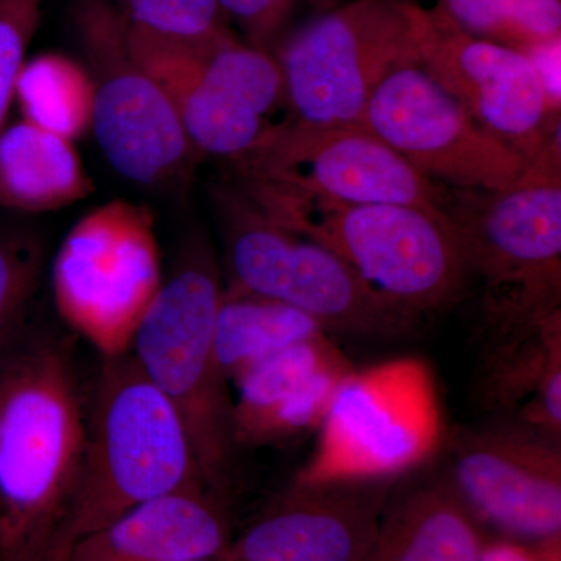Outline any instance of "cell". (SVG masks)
Instances as JSON below:
<instances>
[{
	"instance_id": "obj_1",
	"label": "cell",
	"mask_w": 561,
	"mask_h": 561,
	"mask_svg": "<svg viewBox=\"0 0 561 561\" xmlns=\"http://www.w3.org/2000/svg\"><path fill=\"white\" fill-rule=\"evenodd\" d=\"M88 419L61 343L22 337L0 357V552L36 561L79 479Z\"/></svg>"
},
{
	"instance_id": "obj_2",
	"label": "cell",
	"mask_w": 561,
	"mask_h": 561,
	"mask_svg": "<svg viewBox=\"0 0 561 561\" xmlns=\"http://www.w3.org/2000/svg\"><path fill=\"white\" fill-rule=\"evenodd\" d=\"M257 209L332 251L383 300L423 319L451 308L471 280L467 253L445 213L401 203H346L239 180Z\"/></svg>"
},
{
	"instance_id": "obj_3",
	"label": "cell",
	"mask_w": 561,
	"mask_h": 561,
	"mask_svg": "<svg viewBox=\"0 0 561 561\" xmlns=\"http://www.w3.org/2000/svg\"><path fill=\"white\" fill-rule=\"evenodd\" d=\"M186 490L209 486L180 413L130 353L103 359L79 479L36 561L54 559L144 502Z\"/></svg>"
},
{
	"instance_id": "obj_4",
	"label": "cell",
	"mask_w": 561,
	"mask_h": 561,
	"mask_svg": "<svg viewBox=\"0 0 561 561\" xmlns=\"http://www.w3.org/2000/svg\"><path fill=\"white\" fill-rule=\"evenodd\" d=\"M224 294L213 250L203 242L192 245L162 280L128 351L180 413L216 496L227 489L236 446L232 400L216 353V321Z\"/></svg>"
},
{
	"instance_id": "obj_5",
	"label": "cell",
	"mask_w": 561,
	"mask_h": 561,
	"mask_svg": "<svg viewBox=\"0 0 561 561\" xmlns=\"http://www.w3.org/2000/svg\"><path fill=\"white\" fill-rule=\"evenodd\" d=\"M427 31L430 18L416 0H351L302 21L273 50L287 122L360 127L386 77L421 61Z\"/></svg>"
},
{
	"instance_id": "obj_6",
	"label": "cell",
	"mask_w": 561,
	"mask_h": 561,
	"mask_svg": "<svg viewBox=\"0 0 561 561\" xmlns=\"http://www.w3.org/2000/svg\"><path fill=\"white\" fill-rule=\"evenodd\" d=\"M443 213L482 283L489 343L519 337L561 313V183L507 191L446 186Z\"/></svg>"
},
{
	"instance_id": "obj_7",
	"label": "cell",
	"mask_w": 561,
	"mask_h": 561,
	"mask_svg": "<svg viewBox=\"0 0 561 561\" xmlns=\"http://www.w3.org/2000/svg\"><path fill=\"white\" fill-rule=\"evenodd\" d=\"M319 432L294 485L394 481L430 461L448 438L434 373L419 357L353 368Z\"/></svg>"
},
{
	"instance_id": "obj_8",
	"label": "cell",
	"mask_w": 561,
	"mask_h": 561,
	"mask_svg": "<svg viewBox=\"0 0 561 561\" xmlns=\"http://www.w3.org/2000/svg\"><path fill=\"white\" fill-rule=\"evenodd\" d=\"M231 289L289 305L327 332L415 335L423 319L394 308L319 243L265 217L239 187L219 194Z\"/></svg>"
},
{
	"instance_id": "obj_9",
	"label": "cell",
	"mask_w": 561,
	"mask_h": 561,
	"mask_svg": "<svg viewBox=\"0 0 561 561\" xmlns=\"http://www.w3.org/2000/svg\"><path fill=\"white\" fill-rule=\"evenodd\" d=\"M127 38L135 60L171 99L195 151L234 162L287 121L275 55L234 32L181 43L127 25Z\"/></svg>"
},
{
	"instance_id": "obj_10",
	"label": "cell",
	"mask_w": 561,
	"mask_h": 561,
	"mask_svg": "<svg viewBox=\"0 0 561 561\" xmlns=\"http://www.w3.org/2000/svg\"><path fill=\"white\" fill-rule=\"evenodd\" d=\"M162 280L153 216L128 201L84 214L62 239L51 267L55 308L103 359L130 351Z\"/></svg>"
},
{
	"instance_id": "obj_11",
	"label": "cell",
	"mask_w": 561,
	"mask_h": 561,
	"mask_svg": "<svg viewBox=\"0 0 561 561\" xmlns=\"http://www.w3.org/2000/svg\"><path fill=\"white\" fill-rule=\"evenodd\" d=\"M77 21L94 81L91 131L111 168L144 186L175 179L195 149L171 99L133 57L121 11L81 0Z\"/></svg>"
},
{
	"instance_id": "obj_12",
	"label": "cell",
	"mask_w": 561,
	"mask_h": 561,
	"mask_svg": "<svg viewBox=\"0 0 561 561\" xmlns=\"http://www.w3.org/2000/svg\"><path fill=\"white\" fill-rule=\"evenodd\" d=\"M360 127L434 183L454 190L507 191L526 160L483 130L421 61L386 77L371 95Z\"/></svg>"
},
{
	"instance_id": "obj_13",
	"label": "cell",
	"mask_w": 561,
	"mask_h": 561,
	"mask_svg": "<svg viewBox=\"0 0 561 561\" xmlns=\"http://www.w3.org/2000/svg\"><path fill=\"white\" fill-rule=\"evenodd\" d=\"M239 180L346 203H401L443 213L446 186L421 175L364 127L283 122L241 160Z\"/></svg>"
},
{
	"instance_id": "obj_14",
	"label": "cell",
	"mask_w": 561,
	"mask_h": 561,
	"mask_svg": "<svg viewBox=\"0 0 561 561\" xmlns=\"http://www.w3.org/2000/svg\"><path fill=\"white\" fill-rule=\"evenodd\" d=\"M451 486L476 518L537 542L560 538L559 440L523 424L449 435Z\"/></svg>"
},
{
	"instance_id": "obj_15",
	"label": "cell",
	"mask_w": 561,
	"mask_h": 561,
	"mask_svg": "<svg viewBox=\"0 0 561 561\" xmlns=\"http://www.w3.org/2000/svg\"><path fill=\"white\" fill-rule=\"evenodd\" d=\"M421 66L526 164L560 127V106L524 51L442 27L430 18Z\"/></svg>"
},
{
	"instance_id": "obj_16",
	"label": "cell",
	"mask_w": 561,
	"mask_h": 561,
	"mask_svg": "<svg viewBox=\"0 0 561 561\" xmlns=\"http://www.w3.org/2000/svg\"><path fill=\"white\" fill-rule=\"evenodd\" d=\"M391 482L294 485L231 542V561H364Z\"/></svg>"
},
{
	"instance_id": "obj_17",
	"label": "cell",
	"mask_w": 561,
	"mask_h": 561,
	"mask_svg": "<svg viewBox=\"0 0 561 561\" xmlns=\"http://www.w3.org/2000/svg\"><path fill=\"white\" fill-rule=\"evenodd\" d=\"M230 545L216 494L186 490L144 502L43 561L209 560Z\"/></svg>"
},
{
	"instance_id": "obj_18",
	"label": "cell",
	"mask_w": 561,
	"mask_h": 561,
	"mask_svg": "<svg viewBox=\"0 0 561 561\" xmlns=\"http://www.w3.org/2000/svg\"><path fill=\"white\" fill-rule=\"evenodd\" d=\"M479 398L494 412L560 440L561 313L519 337L491 342L482 362Z\"/></svg>"
},
{
	"instance_id": "obj_19",
	"label": "cell",
	"mask_w": 561,
	"mask_h": 561,
	"mask_svg": "<svg viewBox=\"0 0 561 561\" xmlns=\"http://www.w3.org/2000/svg\"><path fill=\"white\" fill-rule=\"evenodd\" d=\"M94 190L76 142L21 119L0 135V208L51 213Z\"/></svg>"
},
{
	"instance_id": "obj_20",
	"label": "cell",
	"mask_w": 561,
	"mask_h": 561,
	"mask_svg": "<svg viewBox=\"0 0 561 561\" xmlns=\"http://www.w3.org/2000/svg\"><path fill=\"white\" fill-rule=\"evenodd\" d=\"M476 519L451 483L421 486L386 507L364 561H478L485 541Z\"/></svg>"
},
{
	"instance_id": "obj_21",
	"label": "cell",
	"mask_w": 561,
	"mask_h": 561,
	"mask_svg": "<svg viewBox=\"0 0 561 561\" xmlns=\"http://www.w3.org/2000/svg\"><path fill=\"white\" fill-rule=\"evenodd\" d=\"M324 335L328 332L308 313L284 302L225 287L216 321V353L228 383L238 381L265 357Z\"/></svg>"
},
{
	"instance_id": "obj_22",
	"label": "cell",
	"mask_w": 561,
	"mask_h": 561,
	"mask_svg": "<svg viewBox=\"0 0 561 561\" xmlns=\"http://www.w3.org/2000/svg\"><path fill=\"white\" fill-rule=\"evenodd\" d=\"M14 103L22 119L77 142L92 128L94 81L83 62L47 51L22 65Z\"/></svg>"
},
{
	"instance_id": "obj_23",
	"label": "cell",
	"mask_w": 561,
	"mask_h": 561,
	"mask_svg": "<svg viewBox=\"0 0 561 561\" xmlns=\"http://www.w3.org/2000/svg\"><path fill=\"white\" fill-rule=\"evenodd\" d=\"M432 22L524 54L561 41V0H431Z\"/></svg>"
},
{
	"instance_id": "obj_24",
	"label": "cell",
	"mask_w": 561,
	"mask_h": 561,
	"mask_svg": "<svg viewBox=\"0 0 561 561\" xmlns=\"http://www.w3.org/2000/svg\"><path fill=\"white\" fill-rule=\"evenodd\" d=\"M337 346L328 339L298 343L265 357L234 382L232 435L236 445H245L254 427L287 400L302 382L321 368L343 359Z\"/></svg>"
},
{
	"instance_id": "obj_25",
	"label": "cell",
	"mask_w": 561,
	"mask_h": 561,
	"mask_svg": "<svg viewBox=\"0 0 561 561\" xmlns=\"http://www.w3.org/2000/svg\"><path fill=\"white\" fill-rule=\"evenodd\" d=\"M43 260L35 232L14 221H0V357L24 337Z\"/></svg>"
},
{
	"instance_id": "obj_26",
	"label": "cell",
	"mask_w": 561,
	"mask_h": 561,
	"mask_svg": "<svg viewBox=\"0 0 561 561\" xmlns=\"http://www.w3.org/2000/svg\"><path fill=\"white\" fill-rule=\"evenodd\" d=\"M133 31L154 38L201 43L230 31L220 0H121Z\"/></svg>"
},
{
	"instance_id": "obj_27",
	"label": "cell",
	"mask_w": 561,
	"mask_h": 561,
	"mask_svg": "<svg viewBox=\"0 0 561 561\" xmlns=\"http://www.w3.org/2000/svg\"><path fill=\"white\" fill-rule=\"evenodd\" d=\"M351 370L346 357L321 368L254 427L245 445H265L319 431L339 383Z\"/></svg>"
},
{
	"instance_id": "obj_28",
	"label": "cell",
	"mask_w": 561,
	"mask_h": 561,
	"mask_svg": "<svg viewBox=\"0 0 561 561\" xmlns=\"http://www.w3.org/2000/svg\"><path fill=\"white\" fill-rule=\"evenodd\" d=\"M339 0H220L225 20L250 46L273 54L284 36L297 27L298 16H311L337 5Z\"/></svg>"
},
{
	"instance_id": "obj_29",
	"label": "cell",
	"mask_w": 561,
	"mask_h": 561,
	"mask_svg": "<svg viewBox=\"0 0 561 561\" xmlns=\"http://www.w3.org/2000/svg\"><path fill=\"white\" fill-rule=\"evenodd\" d=\"M46 0H0V135L14 103L18 73L27 60Z\"/></svg>"
},
{
	"instance_id": "obj_30",
	"label": "cell",
	"mask_w": 561,
	"mask_h": 561,
	"mask_svg": "<svg viewBox=\"0 0 561 561\" xmlns=\"http://www.w3.org/2000/svg\"><path fill=\"white\" fill-rule=\"evenodd\" d=\"M478 561H560V538L535 546L513 541L485 542Z\"/></svg>"
},
{
	"instance_id": "obj_31",
	"label": "cell",
	"mask_w": 561,
	"mask_h": 561,
	"mask_svg": "<svg viewBox=\"0 0 561 561\" xmlns=\"http://www.w3.org/2000/svg\"><path fill=\"white\" fill-rule=\"evenodd\" d=\"M195 561H231L230 559H228L227 556H221V557H217V559H209V560H195Z\"/></svg>"
},
{
	"instance_id": "obj_32",
	"label": "cell",
	"mask_w": 561,
	"mask_h": 561,
	"mask_svg": "<svg viewBox=\"0 0 561 561\" xmlns=\"http://www.w3.org/2000/svg\"><path fill=\"white\" fill-rule=\"evenodd\" d=\"M0 561H3V559H2V552H0Z\"/></svg>"
}]
</instances>
